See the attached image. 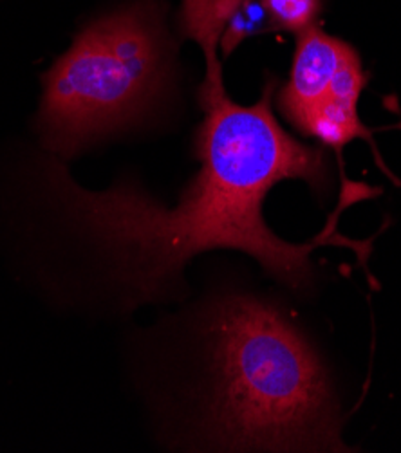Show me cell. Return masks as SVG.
Returning <instances> with one entry per match:
<instances>
[{
	"mask_svg": "<svg viewBox=\"0 0 401 453\" xmlns=\"http://www.w3.org/2000/svg\"><path fill=\"white\" fill-rule=\"evenodd\" d=\"M262 4L275 29L300 35L317 26L324 0H262Z\"/></svg>",
	"mask_w": 401,
	"mask_h": 453,
	"instance_id": "cell-7",
	"label": "cell"
},
{
	"mask_svg": "<svg viewBox=\"0 0 401 453\" xmlns=\"http://www.w3.org/2000/svg\"><path fill=\"white\" fill-rule=\"evenodd\" d=\"M275 85L267 81L262 96L246 107L228 96L222 69L206 71L197 95L204 118L194 143L201 166L174 208L128 180L93 192L74 183L57 159L40 163L48 199L96 250L125 303L174 296L183 288L185 265L208 250H239L291 291L305 293L319 279L311 258L315 250L333 242L359 246L335 234L340 208L367 190L349 180L333 220L311 242H288L266 224L264 199L281 180L300 179L315 192L329 188L324 152L302 145L279 125L272 111Z\"/></svg>",
	"mask_w": 401,
	"mask_h": 453,
	"instance_id": "cell-1",
	"label": "cell"
},
{
	"mask_svg": "<svg viewBox=\"0 0 401 453\" xmlns=\"http://www.w3.org/2000/svg\"><path fill=\"white\" fill-rule=\"evenodd\" d=\"M272 27L262 0H183L180 12V31L197 42L206 69L222 65L219 50L230 57L244 40Z\"/></svg>",
	"mask_w": 401,
	"mask_h": 453,
	"instance_id": "cell-5",
	"label": "cell"
},
{
	"mask_svg": "<svg viewBox=\"0 0 401 453\" xmlns=\"http://www.w3.org/2000/svg\"><path fill=\"white\" fill-rule=\"evenodd\" d=\"M204 320V434L212 446L347 451L328 371L279 307L251 295H227Z\"/></svg>",
	"mask_w": 401,
	"mask_h": 453,
	"instance_id": "cell-2",
	"label": "cell"
},
{
	"mask_svg": "<svg viewBox=\"0 0 401 453\" xmlns=\"http://www.w3.org/2000/svg\"><path fill=\"white\" fill-rule=\"evenodd\" d=\"M359 58L351 45L317 26L298 35L288 83L279 90V109L284 118L298 125L313 112L336 87L345 67Z\"/></svg>",
	"mask_w": 401,
	"mask_h": 453,
	"instance_id": "cell-4",
	"label": "cell"
},
{
	"mask_svg": "<svg viewBox=\"0 0 401 453\" xmlns=\"http://www.w3.org/2000/svg\"><path fill=\"white\" fill-rule=\"evenodd\" d=\"M172 43L159 0H134L89 22L42 76L36 127L60 157H73L140 121L168 93Z\"/></svg>",
	"mask_w": 401,
	"mask_h": 453,
	"instance_id": "cell-3",
	"label": "cell"
},
{
	"mask_svg": "<svg viewBox=\"0 0 401 453\" xmlns=\"http://www.w3.org/2000/svg\"><path fill=\"white\" fill-rule=\"evenodd\" d=\"M364 85L366 74L359 57L345 67L333 93L298 125L297 130L336 150H342L356 138L371 142V130L364 127L359 114Z\"/></svg>",
	"mask_w": 401,
	"mask_h": 453,
	"instance_id": "cell-6",
	"label": "cell"
}]
</instances>
